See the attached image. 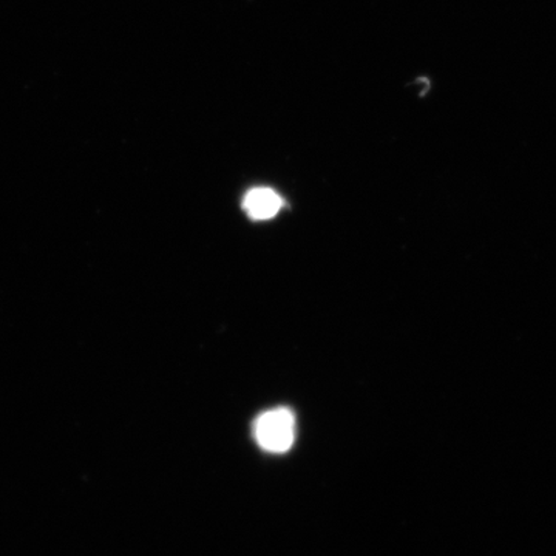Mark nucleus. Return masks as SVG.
Masks as SVG:
<instances>
[{"mask_svg": "<svg viewBox=\"0 0 556 556\" xmlns=\"http://www.w3.org/2000/svg\"><path fill=\"white\" fill-rule=\"evenodd\" d=\"M260 447L269 453H287L295 441V416L291 409L276 408L263 413L254 424Z\"/></svg>", "mask_w": 556, "mask_h": 556, "instance_id": "obj_1", "label": "nucleus"}, {"mask_svg": "<svg viewBox=\"0 0 556 556\" xmlns=\"http://www.w3.org/2000/svg\"><path fill=\"white\" fill-rule=\"evenodd\" d=\"M281 207H283V200L276 190L269 188L249 190L243 200L244 212L257 222L276 217Z\"/></svg>", "mask_w": 556, "mask_h": 556, "instance_id": "obj_2", "label": "nucleus"}]
</instances>
